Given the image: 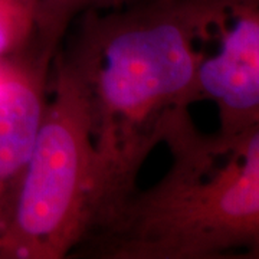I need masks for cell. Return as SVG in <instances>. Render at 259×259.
Returning a JSON list of instances; mask_svg holds the SVG:
<instances>
[{
  "mask_svg": "<svg viewBox=\"0 0 259 259\" xmlns=\"http://www.w3.org/2000/svg\"><path fill=\"white\" fill-rule=\"evenodd\" d=\"M214 3L140 0L85 13L65 37L93 112L95 176L88 235L139 189L140 170L154 148L200 134L190 107L200 101L199 42Z\"/></svg>",
  "mask_w": 259,
  "mask_h": 259,
  "instance_id": "cell-1",
  "label": "cell"
},
{
  "mask_svg": "<svg viewBox=\"0 0 259 259\" xmlns=\"http://www.w3.org/2000/svg\"><path fill=\"white\" fill-rule=\"evenodd\" d=\"M153 186L137 189L76 253L104 259H259V125L222 153L209 136L170 153Z\"/></svg>",
  "mask_w": 259,
  "mask_h": 259,
  "instance_id": "cell-2",
  "label": "cell"
},
{
  "mask_svg": "<svg viewBox=\"0 0 259 259\" xmlns=\"http://www.w3.org/2000/svg\"><path fill=\"white\" fill-rule=\"evenodd\" d=\"M95 146L88 88L64 44L28 164L0 235V259H64L91 228Z\"/></svg>",
  "mask_w": 259,
  "mask_h": 259,
  "instance_id": "cell-3",
  "label": "cell"
},
{
  "mask_svg": "<svg viewBox=\"0 0 259 259\" xmlns=\"http://www.w3.org/2000/svg\"><path fill=\"white\" fill-rule=\"evenodd\" d=\"M200 100L218 108L219 127L209 136L212 153H222L259 125V0H216L199 45Z\"/></svg>",
  "mask_w": 259,
  "mask_h": 259,
  "instance_id": "cell-4",
  "label": "cell"
},
{
  "mask_svg": "<svg viewBox=\"0 0 259 259\" xmlns=\"http://www.w3.org/2000/svg\"><path fill=\"white\" fill-rule=\"evenodd\" d=\"M55 55L42 47L5 62L0 79V235L47 105Z\"/></svg>",
  "mask_w": 259,
  "mask_h": 259,
  "instance_id": "cell-5",
  "label": "cell"
},
{
  "mask_svg": "<svg viewBox=\"0 0 259 259\" xmlns=\"http://www.w3.org/2000/svg\"><path fill=\"white\" fill-rule=\"evenodd\" d=\"M39 33L40 0H0V64L42 47Z\"/></svg>",
  "mask_w": 259,
  "mask_h": 259,
  "instance_id": "cell-6",
  "label": "cell"
},
{
  "mask_svg": "<svg viewBox=\"0 0 259 259\" xmlns=\"http://www.w3.org/2000/svg\"><path fill=\"white\" fill-rule=\"evenodd\" d=\"M140 0H40L39 44L56 54L78 19L90 12L120 9Z\"/></svg>",
  "mask_w": 259,
  "mask_h": 259,
  "instance_id": "cell-7",
  "label": "cell"
}]
</instances>
